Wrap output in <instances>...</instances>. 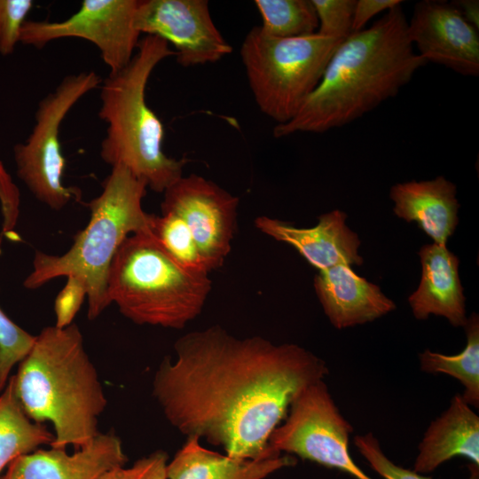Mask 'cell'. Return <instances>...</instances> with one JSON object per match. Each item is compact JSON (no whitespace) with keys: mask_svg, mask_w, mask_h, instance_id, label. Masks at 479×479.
I'll return each instance as SVG.
<instances>
[{"mask_svg":"<svg viewBox=\"0 0 479 479\" xmlns=\"http://www.w3.org/2000/svg\"><path fill=\"white\" fill-rule=\"evenodd\" d=\"M455 457H464L479 466V416L459 394L428 427L412 470L428 474Z\"/></svg>","mask_w":479,"mask_h":479,"instance_id":"obj_19","label":"cell"},{"mask_svg":"<svg viewBox=\"0 0 479 479\" xmlns=\"http://www.w3.org/2000/svg\"><path fill=\"white\" fill-rule=\"evenodd\" d=\"M168 454L155 451L135 461L130 467H116L103 473L98 479H167Z\"/></svg>","mask_w":479,"mask_h":479,"instance_id":"obj_29","label":"cell"},{"mask_svg":"<svg viewBox=\"0 0 479 479\" xmlns=\"http://www.w3.org/2000/svg\"><path fill=\"white\" fill-rule=\"evenodd\" d=\"M54 436L43 423L31 420L15 394L11 376L0 393V474L17 457L51 445Z\"/></svg>","mask_w":479,"mask_h":479,"instance_id":"obj_21","label":"cell"},{"mask_svg":"<svg viewBox=\"0 0 479 479\" xmlns=\"http://www.w3.org/2000/svg\"><path fill=\"white\" fill-rule=\"evenodd\" d=\"M138 0H84L78 11L62 21L26 20L20 43L41 49L66 37L95 44L110 73L125 67L133 58L140 33L134 18Z\"/></svg>","mask_w":479,"mask_h":479,"instance_id":"obj_10","label":"cell"},{"mask_svg":"<svg viewBox=\"0 0 479 479\" xmlns=\"http://www.w3.org/2000/svg\"><path fill=\"white\" fill-rule=\"evenodd\" d=\"M463 19L470 25L479 29V2L478 0H459L452 2Z\"/></svg>","mask_w":479,"mask_h":479,"instance_id":"obj_33","label":"cell"},{"mask_svg":"<svg viewBox=\"0 0 479 479\" xmlns=\"http://www.w3.org/2000/svg\"><path fill=\"white\" fill-rule=\"evenodd\" d=\"M146 188L125 167H113L100 194L87 203L90 221L76 233L71 247L60 255L36 251L23 286L36 289L59 277L77 278L87 290L88 318L99 317L110 305L107 276L118 248L131 234H152L150 214L142 208Z\"/></svg>","mask_w":479,"mask_h":479,"instance_id":"obj_5","label":"cell"},{"mask_svg":"<svg viewBox=\"0 0 479 479\" xmlns=\"http://www.w3.org/2000/svg\"><path fill=\"white\" fill-rule=\"evenodd\" d=\"M150 231L161 246L184 268L200 275L211 271L185 221L173 213L150 214Z\"/></svg>","mask_w":479,"mask_h":479,"instance_id":"obj_24","label":"cell"},{"mask_svg":"<svg viewBox=\"0 0 479 479\" xmlns=\"http://www.w3.org/2000/svg\"><path fill=\"white\" fill-rule=\"evenodd\" d=\"M0 209L2 215L1 238L17 237L15 228L20 212V192L0 160Z\"/></svg>","mask_w":479,"mask_h":479,"instance_id":"obj_30","label":"cell"},{"mask_svg":"<svg viewBox=\"0 0 479 479\" xmlns=\"http://www.w3.org/2000/svg\"><path fill=\"white\" fill-rule=\"evenodd\" d=\"M34 6L32 0H0V54H12L27 17Z\"/></svg>","mask_w":479,"mask_h":479,"instance_id":"obj_28","label":"cell"},{"mask_svg":"<svg viewBox=\"0 0 479 479\" xmlns=\"http://www.w3.org/2000/svg\"><path fill=\"white\" fill-rule=\"evenodd\" d=\"M314 287L325 314L337 329L373 321L396 309L377 285L348 264L318 271Z\"/></svg>","mask_w":479,"mask_h":479,"instance_id":"obj_16","label":"cell"},{"mask_svg":"<svg viewBox=\"0 0 479 479\" xmlns=\"http://www.w3.org/2000/svg\"><path fill=\"white\" fill-rule=\"evenodd\" d=\"M347 215L333 210L318 217V223L310 228H298L293 224L269 216L255 218V226L272 239L289 244L318 271L339 264L361 265L358 255L360 240L356 232L346 224Z\"/></svg>","mask_w":479,"mask_h":479,"instance_id":"obj_15","label":"cell"},{"mask_svg":"<svg viewBox=\"0 0 479 479\" xmlns=\"http://www.w3.org/2000/svg\"><path fill=\"white\" fill-rule=\"evenodd\" d=\"M467 343L456 355H444L426 349L419 354L420 368L428 373H444L464 387L463 400L471 407L479 406V318L472 313L465 325Z\"/></svg>","mask_w":479,"mask_h":479,"instance_id":"obj_22","label":"cell"},{"mask_svg":"<svg viewBox=\"0 0 479 479\" xmlns=\"http://www.w3.org/2000/svg\"><path fill=\"white\" fill-rule=\"evenodd\" d=\"M12 377L27 416L52 424L51 447L81 448L100 433L98 419L107 399L75 322L64 328L44 327Z\"/></svg>","mask_w":479,"mask_h":479,"instance_id":"obj_3","label":"cell"},{"mask_svg":"<svg viewBox=\"0 0 479 479\" xmlns=\"http://www.w3.org/2000/svg\"><path fill=\"white\" fill-rule=\"evenodd\" d=\"M407 35L427 63L444 66L465 76L479 75L478 29L452 3H417L407 22Z\"/></svg>","mask_w":479,"mask_h":479,"instance_id":"obj_13","label":"cell"},{"mask_svg":"<svg viewBox=\"0 0 479 479\" xmlns=\"http://www.w3.org/2000/svg\"><path fill=\"white\" fill-rule=\"evenodd\" d=\"M127 461L121 438L114 432H100L73 453L67 448L51 447L20 455L0 479H98Z\"/></svg>","mask_w":479,"mask_h":479,"instance_id":"obj_14","label":"cell"},{"mask_svg":"<svg viewBox=\"0 0 479 479\" xmlns=\"http://www.w3.org/2000/svg\"><path fill=\"white\" fill-rule=\"evenodd\" d=\"M407 22L398 5L346 37L318 86L291 121L275 126L274 137L342 127L396 96L427 64L408 38Z\"/></svg>","mask_w":479,"mask_h":479,"instance_id":"obj_2","label":"cell"},{"mask_svg":"<svg viewBox=\"0 0 479 479\" xmlns=\"http://www.w3.org/2000/svg\"><path fill=\"white\" fill-rule=\"evenodd\" d=\"M163 192L161 213L182 218L210 271L221 267L236 232L239 198L197 174L182 176Z\"/></svg>","mask_w":479,"mask_h":479,"instance_id":"obj_11","label":"cell"},{"mask_svg":"<svg viewBox=\"0 0 479 479\" xmlns=\"http://www.w3.org/2000/svg\"><path fill=\"white\" fill-rule=\"evenodd\" d=\"M400 0H356L353 19L352 32L365 28V24L375 15L388 12L398 5Z\"/></svg>","mask_w":479,"mask_h":479,"instance_id":"obj_32","label":"cell"},{"mask_svg":"<svg viewBox=\"0 0 479 479\" xmlns=\"http://www.w3.org/2000/svg\"><path fill=\"white\" fill-rule=\"evenodd\" d=\"M351 424L341 413L324 380L305 388L292 402L287 416L271 434L272 451L342 471L355 479H373L349 452Z\"/></svg>","mask_w":479,"mask_h":479,"instance_id":"obj_9","label":"cell"},{"mask_svg":"<svg viewBox=\"0 0 479 479\" xmlns=\"http://www.w3.org/2000/svg\"><path fill=\"white\" fill-rule=\"evenodd\" d=\"M422 275L408 302L416 319L442 316L453 326H465L467 318L459 258L446 246L424 245L419 251Z\"/></svg>","mask_w":479,"mask_h":479,"instance_id":"obj_17","label":"cell"},{"mask_svg":"<svg viewBox=\"0 0 479 479\" xmlns=\"http://www.w3.org/2000/svg\"><path fill=\"white\" fill-rule=\"evenodd\" d=\"M64 287L58 294L54 302L55 326L64 328L72 323L87 297L85 285L77 278L67 277Z\"/></svg>","mask_w":479,"mask_h":479,"instance_id":"obj_31","label":"cell"},{"mask_svg":"<svg viewBox=\"0 0 479 479\" xmlns=\"http://www.w3.org/2000/svg\"><path fill=\"white\" fill-rule=\"evenodd\" d=\"M354 444L372 469L384 479H432L390 460L371 432L355 436ZM468 471L469 476L467 479H479V466L470 463Z\"/></svg>","mask_w":479,"mask_h":479,"instance_id":"obj_26","label":"cell"},{"mask_svg":"<svg viewBox=\"0 0 479 479\" xmlns=\"http://www.w3.org/2000/svg\"><path fill=\"white\" fill-rule=\"evenodd\" d=\"M134 26L140 34L171 44L177 62L185 67L217 62L232 51L207 0H138Z\"/></svg>","mask_w":479,"mask_h":479,"instance_id":"obj_12","label":"cell"},{"mask_svg":"<svg viewBox=\"0 0 479 479\" xmlns=\"http://www.w3.org/2000/svg\"><path fill=\"white\" fill-rule=\"evenodd\" d=\"M35 340V335L19 326L0 307V393L11 377L12 369L28 354Z\"/></svg>","mask_w":479,"mask_h":479,"instance_id":"obj_25","label":"cell"},{"mask_svg":"<svg viewBox=\"0 0 479 479\" xmlns=\"http://www.w3.org/2000/svg\"><path fill=\"white\" fill-rule=\"evenodd\" d=\"M318 20V33L345 39L352 33L356 0H311Z\"/></svg>","mask_w":479,"mask_h":479,"instance_id":"obj_27","label":"cell"},{"mask_svg":"<svg viewBox=\"0 0 479 479\" xmlns=\"http://www.w3.org/2000/svg\"><path fill=\"white\" fill-rule=\"evenodd\" d=\"M456 185L443 176L432 180L398 183L390 189L397 216L418 226L434 240L446 246L458 224L459 201Z\"/></svg>","mask_w":479,"mask_h":479,"instance_id":"obj_18","label":"cell"},{"mask_svg":"<svg viewBox=\"0 0 479 479\" xmlns=\"http://www.w3.org/2000/svg\"><path fill=\"white\" fill-rule=\"evenodd\" d=\"M296 464L294 456L275 454L257 459H240L205 448L200 439L187 436L167 465V479H264Z\"/></svg>","mask_w":479,"mask_h":479,"instance_id":"obj_20","label":"cell"},{"mask_svg":"<svg viewBox=\"0 0 479 479\" xmlns=\"http://www.w3.org/2000/svg\"><path fill=\"white\" fill-rule=\"evenodd\" d=\"M175 54L166 41L146 35L140 38L130 62L109 73L100 90L98 116L106 123L99 152L102 161L111 168L125 167L156 192L177 181L188 162L165 153L163 124L145 100L153 71Z\"/></svg>","mask_w":479,"mask_h":479,"instance_id":"obj_4","label":"cell"},{"mask_svg":"<svg viewBox=\"0 0 479 479\" xmlns=\"http://www.w3.org/2000/svg\"><path fill=\"white\" fill-rule=\"evenodd\" d=\"M174 350L152 381L164 417L183 435L240 459L281 454L268 446L271 434L296 397L329 373L303 347L239 338L218 325L184 334Z\"/></svg>","mask_w":479,"mask_h":479,"instance_id":"obj_1","label":"cell"},{"mask_svg":"<svg viewBox=\"0 0 479 479\" xmlns=\"http://www.w3.org/2000/svg\"><path fill=\"white\" fill-rule=\"evenodd\" d=\"M262 31L273 37H295L314 34L318 20L311 0H255Z\"/></svg>","mask_w":479,"mask_h":479,"instance_id":"obj_23","label":"cell"},{"mask_svg":"<svg viewBox=\"0 0 479 479\" xmlns=\"http://www.w3.org/2000/svg\"><path fill=\"white\" fill-rule=\"evenodd\" d=\"M208 275L189 271L150 233L128 236L109 268L110 304L137 325L182 329L203 310L211 291Z\"/></svg>","mask_w":479,"mask_h":479,"instance_id":"obj_6","label":"cell"},{"mask_svg":"<svg viewBox=\"0 0 479 479\" xmlns=\"http://www.w3.org/2000/svg\"><path fill=\"white\" fill-rule=\"evenodd\" d=\"M100 82L94 71L66 75L38 103L35 125L26 141L13 147L17 176L39 201L53 210H61L81 197L78 188L63 184L66 159L59 138L61 123L71 108Z\"/></svg>","mask_w":479,"mask_h":479,"instance_id":"obj_8","label":"cell"},{"mask_svg":"<svg viewBox=\"0 0 479 479\" xmlns=\"http://www.w3.org/2000/svg\"><path fill=\"white\" fill-rule=\"evenodd\" d=\"M344 39L318 32L273 37L252 27L240 47V58L260 111L284 124L298 113L320 82L333 54Z\"/></svg>","mask_w":479,"mask_h":479,"instance_id":"obj_7","label":"cell"}]
</instances>
